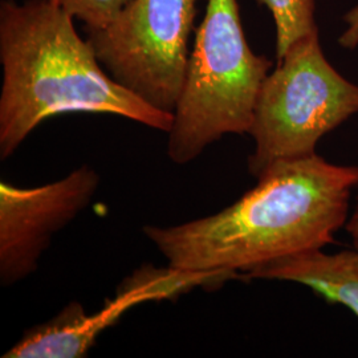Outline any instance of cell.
Wrapping results in <instances>:
<instances>
[{
    "label": "cell",
    "instance_id": "1",
    "mask_svg": "<svg viewBox=\"0 0 358 358\" xmlns=\"http://www.w3.org/2000/svg\"><path fill=\"white\" fill-rule=\"evenodd\" d=\"M357 187L358 166L313 154L267 167L251 190L217 214L142 231L171 267L241 279L271 262L332 244Z\"/></svg>",
    "mask_w": 358,
    "mask_h": 358
},
{
    "label": "cell",
    "instance_id": "8",
    "mask_svg": "<svg viewBox=\"0 0 358 358\" xmlns=\"http://www.w3.org/2000/svg\"><path fill=\"white\" fill-rule=\"evenodd\" d=\"M244 279L297 282L358 316V252L355 248L337 254L316 250L284 257L250 271Z\"/></svg>",
    "mask_w": 358,
    "mask_h": 358
},
{
    "label": "cell",
    "instance_id": "4",
    "mask_svg": "<svg viewBox=\"0 0 358 358\" xmlns=\"http://www.w3.org/2000/svg\"><path fill=\"white\" fill-rule=\"evenodd\" d=\"M266 77L248 134L255 141L248 171L316 153L321 138L358 113V85L325 59L319 31L297 40Z\"/></svg>",
    "mask_w": 358,
    "mask_h": 358
},
{
    "label": "cell",
    "instance_id": "10",
    "mask_svg": "<svg viewBox=\"0 0 358 358\" xmlns=\"http://www.w3.org/2000/svg\"><path fill=\"white\" fill-rule=\"evenodd\" d=\"M75 19L84 23L85 31L100 29L112 22L130 0H52Z\"/></svg>",
    "mask_w": 358,
    "mask_h": 358
},
{
    "label": "cell",
    "instance_id": "2",
    "mask_svg": "<svg viewBox=\"0 0 358 358\" xmlns=\"http://www.w3.org/2000/svg\"><path fill=\"white\" fill-rule=\"evenodd\" d=\"M73 19L52 0L0 1L1 161L41 122L64 113L118 115L170 131L173 115L117 84Z\"/></svg>",
    "mask_w": 358,
    "mask_h": 358
},
{
    "label": "cell",
    "instance_id": "6",
    "mask_svg": "<svg viewBox=\"0 0 358 358\" xmlns=\"http://www.w3.org/2000/svg\"><path fill=\"white\" fill-rule=\"evenodd\" d=\"M232 280L219 272H199L167 266H142L125 278L113 299L88 313L78 301L66 304L51 320L32 327L3 358H83L101 333L113 327L131 308L149 301L174 300L195 288H217Z\"/></svg>",
    "mask_w": 358,
    "mask_h": 358
},
{
    "label": "cell",
    "instance_id": "11",
    "mask_svg": "<svg viewBox=\"0 0 358 358\" xmlns=\"http://www.w3.org/2000/svg\"><path fill=\"white\" fill-rule=\"evenodd\" d=\"M344 19L348 27L340 38V44L344 48L353 50L358 45V6L346 13Z\"/></svg>",
    "mask_w": 358,
    "mask_h": 358
},
{
    "label": "cell",
    "instance_id": "7",
    "mask_svg": "<svg viewBox=\"0 0 358 358\" xmlns=\"http://www.w3.org/2000/svg\"><path fill=\"white\" fill-rule=\"evenodd\" d=\"M100 182L90 165L36 187L0 182L1 287H13L38 271L53 236L92 203Z\"/></svg>",
    "mask_w": 358,
    "mask_h": 358
},
{
    "label": "cell",
    "instance_id": "12",
    "mask_svg": "<svg viewBox=\"0 0 358 358\" xmlns=\"http://www.w3.org/2000/svg\"><path fill=\"white\" fill-rule=\"evenodd\" d=\"M345 230L346 232L350 235L353 247H355V250L358 252V195L357 199H356L355 208H353L352 214H350L349 217H348V222H346L345 224Z\"/></svg>",
    "mask_w": 358,
    "mask_h": 358
},
{
    "label": "cell",
    "instance_id": "3",
    "mask_svg": "<svg viewBox=\"0 0 358 358\" xmlns=\"http://www.w3.org/2000/svg\"><path fill=\"white\" fill-rule=\"evenodd\" d=\"M271 66L247 44L238 1L208 0L167 133L171 162L190 164L224 136L248 133Z\"/></svg>",
    "mask_w": 358,
    "mask_h": 358
},
{
    "label": "cell",
    "instance_id": "9",
    "mask_svg": "<svg viewBox=\"0 0 358 358\" xmlns=\"http://www.w3.org/2000/svg\"><path fill=\"white\" fill-rule=\"evenodd\" d=\"M272 13L276 24V57L280 60L297 40L317 31L315 0H257Z\"/></svg>",
    "mask_w": 358,
    "mask_h": 358
},
{
    "label": "cell",
    "instance_id": "5",
    "mask_svg": "<svg viewBox=\"0 0 358 358\" xmlns=\"http://www.w3.org/2000/svg\"><path fill=\"white\" fill-rule=\"evenodd\" d=\"M199 0H130L87 40L106 73L155 109L173 115L190 57Z\"/></svg>",
    "mask_w": 358,
    "mask_h": 358
}]
</instances>
